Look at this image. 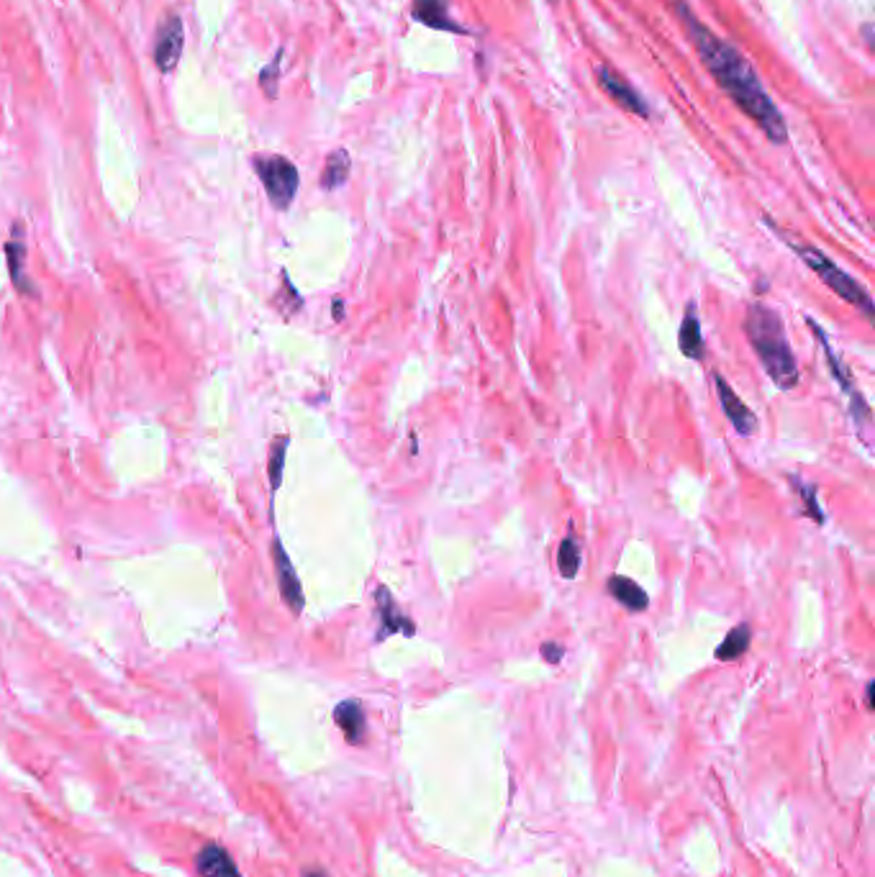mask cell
<instances>
[{"label":"cell","mask_w":875,"mask_h":877,"mask_svg":"<svg viewBox=\"0 0 875 877\" xmlns=\"http://www.w3.org/2000/svg\"><path fill=\"white\" fill-rule=\"evenodd\" d=\"M678 347L683 352V357L688 360H704L706 357V342L704 334H701V318H698L696 303H688L686 313H683V324L678 331Z\"/></svg>","instance_id":"4fadbf2b"},{"label":"cell","mask_w":875,"mask_h":877,"mask_svg":"<svg viewBox=\"0 0 875 877\" xmlns=\"http://www.w3.org/2000/svg\"><path fill=\"white\" fill-rule=\"evenodd\" d=\"M334 318H337V321H342L344 318V303L342 301H334Z\"/></svg>","instance_id":"cb8c5ba5"},{"label":"cell","mask_w":875,"mask_h":877,"mask_svg":"<svg viewBox=\"0 0 875 877\" xmlns=\"http://www.w3.org/2000/svg\"><path fill=\"white\" fill-rule=\"evenodd\" d=\"M562 654H565V649H562L560 644H555V642L542 644V657L550 662V665H557V662L562 660Z\"/></svg>","instance_id":"603a6c76"},{"label":"cell","mask_w":875,"mask_h":877,"mask_svg":"<svg viewBox=\"0 0 875 877\" xmlns=\"http://www.w3.org/2000/svg\"><path fill=\"white\" fill-rule=\"evenodd\" d=\"M606 590H609V593L614 595V598L621 603V606L627 608V611H632V613L645 611V608L650 606V595L645 593V588L634 583V580H629V577H624V575L609 577V580H606Z\"/></svg>","instance_id":"9a60e30c"},{"label":"cell","mask_w":875,"mask_h":877,"mask_svg":"<svg viewBox=\"0 0 875 877\" xmlns=\"http://www.w3.org/2000/svg\"><path fill=\"white\" fill-rule=\"evenodd\" d=\"M280 67H283V49H278V54L270 59V65L262 67V72H260V88H262V93L270 98V101H275V98H278Z\"/></svg>","instance_id":"44dd1931"},{"label":"cell","mask_w":875,"mask_h":877,"mask_svg":"<svg viewBox=\"0 0 875 877\" xmlns=\"http://www.w3.org/2000/svg\"><path fill=\"white\" fill-rule=\"evenodd\" d=\"M596 77H598V85H601V88H604L621 108H627L629 113H634V116L639 118L650 116V108L645 106L642 95H639L637 90L619 75V72H614L611 67H598Z\"/></svg>","instance_id":"9c48e42d"},{"label":"cell","mask_w":875,"mask_h":877,"mask_svg":"<svg viewBox=\"0 0 875 877\" xmlns=\"http://www.w3.org/2000/svg\"><path fill=\"white\" fill-rule=\"evenodd\" d=\"M185 47V29L183 18L175 11H167L160 18V26H157V34H154V47H152V59L157 70L160 72H172L178 67L180 57H183Z\"/></svg>","instance_id":"5b68a950"},{"label":"cell","mask_w":875,"mask_h":877,"mask_svg":"<svg viewBox=\"0 0 875 877\" xmlns=\"http://www.w3.org/2000/svg\"><path fill=\"white\" fill-rule=\"evenodd\" d=\"M791 485H796V490H799V493L804 495V503H806V511H809V516L814 518L816 524H824V511H822V508H819V501H816V488H811V485H804L799 480V477H791Z\"/></svg>","instance_id":"7402d4cb"},{"label":"cell","mask_w":875,"mask_h":877,"mask_svg":"<svg viewBox=\"0 0 875 877\" xmlns=\"http://www.w3.org/2000/svg\"><path fill=\"white\" fill-rule=\"evenodd\" d=\"M868 708H873V683H868Z\"/></svg>","instance_id":"d4e9b609"},{"label":"cell","mask_w":875,"mask_h":877,"mask_svg":"<svg viewBox=\"0 0 875 877\" xmlns=\"http://www.w3.org/2000/svg\"><path fill=\"white\" fill-rule=\"evenodd\" d=\"M8 254V272H11V280L16 285L18 293L34 295L36 290L31 288L29 280H26V229L21 224H13L11 239L6 244Z\"/></svg>","instance_id":"7c38bea8"},{"label":"cell","mask_w":875,"mask_h":877,"mask_svg":"<svg viewBox=\"0 0 875 877\" xmlns=\"http://www.w3.org/2000/svg\"><path fill=\"white\" fill-rule=\"evenodd\" d=\"M334 721L344 731L347 742L360 744L365 739V711L357 701H344L334 708Z\"/></svg>","instance_id":"2e32d148"},{"label":"cell","mask_w":875,"mask_h":877,"mask_svg":"<svg viewBox=\"0 0 875 877\" xmlns=\"http://www.w3.org/2000/svg\"><path fill=\"white\" fill-rule=\"evenodd\" d=\"M550 3H552V6H557V3H560V0H550Z\"/></svg>","instance_id":"484cf974"},{"label":"cell","mask_w":875,"mask_h":877,"mask_svg":"<svg viewBox=\"0 0 875 877\" xmlns=\"http://www.w3.org/2000/svg\"><path fill=\"white\" fill-rule=\"evenodd\" d=\"M745 334L775 388H796L799 385V365H796V354L788 344L781 316L765 303H750L745 313Z\"/></svg>","instance_id":"7a4b0ae2"},{"label":"cell","mask_w":875,"mask_h":877,"mask_svg":"<svg viewBox=\"0 0 875 877\" xmlns=\"http://www.w3.org/2000/svg\"><path fill=\"white\" fill-rule=\"evenodd\" d=\"M375 603H378V619H380L378 642L388 639L391 634H406V636L416 634L414 621L398 611L396 601H393V593L385 588V585H380V588L375 590Z\"/></svg>","instance_id":"30bf717a"},{"label":"cell","mask_w":875,"mask_h":877,"mask_svg":"<svg viewBox=\"0 0 875 877\" xmlns=\"http://www.w3.org/2000/svg\"><path fill=\"white\" fill-rule=\"evenodd\" d=\"M583 565V552H580V544L575 542V536H565L560 544V552H557V567H560V575L575 580Z\"/></svg>","instance_id":"d6986e66"},{"label":"cell","mask_w":875,"mask_h":877,"mask_svg":"<svg viewBox=\"0 0 875 877\" xmlns=\"http://www.w3.org/2000/svg\"><path fill=\"white\" fill-rule=\"evenodd\" d=\"M675 11L680 16V24L686 26L688 39L696 47L698 57L704 62L706 70L714 75L719 88L729 95V101L740 108L747 118H752L760 131L768 136L773 144L788 142V126L783 113L773 103L768 90L763 88L757 72L740 54L734 44L724 42L722 36H716L709 26L698 21L696 13L686 3H675Z\"/></svg>","instance_id":"6da1fadb"},{"label":"cell","mask_w":875,"mask_h":877,"mask_svg":"<svg viewBox=\"0 0 875 877\" xmlns=\"http://www.w3.org/2000/svg\"><path fill=\"white\" fill-rule=\"evenodd\" d=\"M349 170H352V159H349L347 149H337L326 157L324 172H321V188L324 190H337L347 183Z\"/></svg>","instance_id":"e0dca14e"},{"label":"cell","mask_w":875,"mask_h":877,"mask_svg":"<svg viewBox=\"0 0 875 877\" xmlns=\"http://www.w3.org/2000/svg\"><path fill=\"white\" fill-rule=\"evenodd\" d=\"M196 867L201 877H242L237 862L231 860V854L221 844H206L198 852Z\"/></svg>","instance_id":"5bb4252c"},{"label":"cell","mask_w":875,"mask_h":877,"mask_svg":"<svg viewBox=\"0 0 875 877\" xmlns=\"http://www.w3.org/2000/svg\"><path fill=\"white\" fill-rule=\"evenodd\" d=\"M768 226L775 231V234L781 236L783 242H786L788 247L793 249V252L799 254L801 259H804V265L811 267V270H814L816 275H819V280H822V283L827 285L829 290H834V293L840 295V298L845 303H850V306L860 308L865 318H873V301H870L868 290H865L863 285H860L858 280H855V277H850L845 270H842V267L834 265L832 259L824 257V254L819 252V249L806 247V244H799V242H793L791 236H788L786 231L778 229V226H775L773 221H768Z\"/></svg>","instance_id":"3957f363"},{"label":"cell","mask_w":875,"mask_h":877,"mask_svg":"<svg viewBox=\"0 0 875 877\" xmlns=\"http://www.w3.org/2000/svg\"><path fill=\"white\" fill-rule=\"evenodd\" d=\"M750 642H752V629L747 624H740L737 629H732L727 636H724V642L719 644V649H716V660L722 662L740 660L742 654L750 649Z\"/></svg>","instance_id":"ac0fdd59"},{"label":"cell","mask_w":875,"mask_h":877,"mask_svg":"<svg viewBox=\"0 0 875 877\" xmlns=\"http://www.w3.org/2000/svg\"><path fill=\"white\" fill-rule=\"evenodd\" d=\"M714 385H716V395H719V403H722V411L727 413L729 424L734 426V431L740 436L755 434L757 418L755 413H752V408L742 401L740 395L734 393V388L722 375H714Z\"/></svg>","instance_id":"ba28073f"},{"label":"cell","mask_w":875,"mask_h":877,"mask_svg":"<svg viewBox=\"0 0 875 877\" xmlns=\"http://www.w3.org/2000/svg\"><path fill=\"white\" fill-rule=\"evenodd\" d=\"M411 16H414V21H419V24L429 26L434 31L465 34V29L450 16V3L447 0H414Z\"/></svg>","instance_id":"8fae6325"},{"label":"cell","mask_w":875,"mask_h":877,"mask_svg":"<svg viewBox=\"0 0 875 877\" xmlns=\"http://www.w3.org/2000/svg\"><path fill=\"white\" fill-rule=\"evenodd\" d=\"M806 324H809V329L814 331L816 339H819V344H822L824 354H827V365H829V370H832V377H834V380H837V383H840V388L845 390L847 395H850V401H852V416H855V421H860V424H863L865 418L870 416V406L863 401V395L858 393V388H855V385H852V380H850V370H847L845 362L840 360V354L834 352L832 344L827 342V334H824V331L819 329V324H814V321H811V318H806Z\"/></svg>","instance_id":"8992f818"},{"label":"cell","mask_w":875,"mask_h":877,"mask_svg":"<svg viewBox=\"0 0 875 877\" xmlns=\"http://www.w3.org/2000/svg\"><path fill=\"white\" fill-rule=\"evenodd\" d=\"M285 452H288V436H278L275 444L270 449V467H267V475H270L272 490H278L283 483V470H285Z\"/></svg>","instance_id":"ffe728a7"},{"label":"cell","mask_w":875,"mask_h":877,"mask_svg":"<svg viewBox=\"0 0 875 877\" xmlns=\"http://www.w3.org/2000/svg\"><path fill=\"white\" fill-rule=\"evenodd\" d=\"M252 165H255L257 177L265 185V193L272 206L278 211H288L290 203L296 201L298 185H301L298 167L288 157H280V154H257L252 159Z\"/></svg>","instance_id":"277c9868"},{"label":"cell","mask_w":875,"mask_h":877,"mask_svg":"<svg viewBox=\"0 0 875 877\" xmlns=\"http://www.w3.org/2000/svg\"><path fill=\"white\" fill-rule=\"evenodd\" d=\"M272 560H275V572H278L280 595H283L285 606H288L293 613H301L303 606H306V595H303L301 580H298L296 575V567L290 562L288 552H285V547L280 544V539H272Z\"/></svg>","instance_id":"52a82bcc"}]
</instances>
